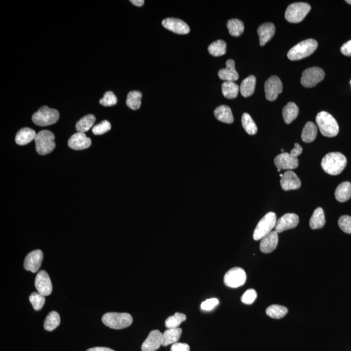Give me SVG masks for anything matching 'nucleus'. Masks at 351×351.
Masks as SVG:
<instances>
[{
    "instance_id": "obj_2",
    "label": "nucleus",
    "mask_w": 351,
    "mask_h": 351,
    "mask_svg": "<svg viewBox=\"0 0 351 351\" xmlns=\"http://www.w3.org/2000/svg\"><path fill=\"white\" fill-rule=\"evenodd\" d=\"M316 121L323 135L327 137H334L338 134V124L330 113L326 112L319 113L317 115Z\"/></svg>"
},
{
    "instance_id": "obj_27",
    "label": "nucleus",
    "mask_w": 351,
    "mask_h": 351,
    "mask_svg": "<svg viewBox=\"0 0 351 351\" xmlns=\"http://www.w3.org/2000/svg\"><path fill=\"white\" fill-rule=\"evenodd\" d=\"M325 225V213L322 208H318L315 210L313 215L310 218V228L313 230L319 229V228H322Z\"/></svg>"
},
{
    "instance_id": "obj_22",
    "label": "nucleus",
    "mask_w": 351,
    "mask_h": 351,
    "mask_svg": "<svg viewBox=\"0 0 351 351\" xmlns=\"http://www.w3.org/2000/svg\"><path fill=\"white\" fill-rule=\"evenodd\" d=\"M226 69L219 70L218 75L222 80L226 81H235L239 79V74L235 68L234 60H229L226 61Z\"/></svg>"
},
{
    "instance_id": "obj_11",
    "label": "nucleus",
    "mask_w": 351,
    "mask_h": 351,
    "mask_svg": "<svg viewBox=\"0 0 351 351\" xmlns=\"http://www.w3.org/2000/svg\"><path fill=\"white\" fill-rule=\"evenodd\" d=\"M264 89L267 101H275L278 95L282 92V81L277 76H271L265 83Z\"/></svg>"
},
{
    "instance_id": "obj_43",
    "label": "nucleus",
    "mask_w": 351,
    "mask_h": 351,
    "mask_svg": "<svg viewBox=\"0 0 351 351\" xmlns=\"http://www.w3.org/2000/svg\"><path fill=\"white\" fill-rule=\"evenodd\" d=\"M338 225L344 232L351 234V217L343 216L339 217Z\"/></svg>"
},
{
    "instance_id": "obj_48",
    "label": "nucleus",
    "mask_w": 351,
    "mask_h": 351,
    "mask_svg": "<svg viewBox=\"0 0 351 351\" xmlns=\"http://www.w3.org/2000/svg\"><path fill=\"white\" fill-rule=\"evenodd\" d=\"M303 153V148L301 147L299 144L295 143V147L293 150L291 151L290 155L292 157L297 158L298 156H300Z\"/></svg>"
},
{
    "instance_id": "obj_52",
    "label": "nucleus",
    "mask_w": 351,
    "mask_h": 351,
    "mask_svg": "<svg viewBox=\"0 0 351 351\" xmlns=\"http://www.w3.org/2000/svg\"><path fill=\"white\" fill-rule=\"evenodd\" d=\"M282 151V153H284V150H283V149H282V151Z\"/></svg>"
},
{
    "instance_id": "obj_8",
    "label": "nucleus",
    "mask_w": 351,
    "mask_h": 351,
    "mask_svg": "<svg viewBox=\"0 0 351 351\" xmlns=\"http://www.w3.org/2000/svg\"><path fill=\"white\" fill-rule=\"evenodd\" d=\"M311 10V6L309 4L298 2L291 4L287 8L285 13V18L287 21L291 23H299L304 20Z\"/></svg>"
},
{
    "instance_id": "obj_33",
    "label": "nucleus",
    "mask_w": 351,
    "mask_h": 351,
    "mask_svg": "<svg viewBox=\"0 0 351 351\" xmlns=\"http://www.w3.org/2000/svg\"><path fill=\"white\" fill-rule=\"evenodd\" d=\"M61 319L60 314L56 311L49 312L47 315L44 323V329L47 331H53L60 325Z\"/></svg>"
},
{
    "instance_id": "obj_7",
    "label": "nucleus",
    "mask_w": 351,
    "mask_h": 351,
    "mask_svg": "<svg viewBox=\"0 0 351 351\" xmlns=\"http://www.w3.org/2000/svg\"><path fill=\"white\" fill-rule=\"evenodd\" d=\"M59 118L60 113L58 110L44 106L34 113L32 121L36 125L47 126L55 124L58 121Z\"/></svg>"
},
{
    "instance_id": "obj_13",
    "label": "nucleus",
    "mask_w": 351,
    "mask_h": 351,
    "mask_svg": "<svg viewBox=\"0 0 351 351\" xmlns=\"http://www.w3.org/2000/svg\"><path fill=\"white\" fill-rule=\"evenodd\" d=\"M299 218L295 214H286L276 221L275 231L278 233H282L284 231L293 229L298 225Z\"/></svg>"
},
{
    "instance_id": "obj_45",
    "label": "nucleus",
    "mask_w": 351,
    "mask_h": 351,
    "mask_svg": "<svg viewBox=\"0 0 351 351\" xmlns=\"http://www.w3.org/2000/svg\"><path fill=\"white\" fill-rule=\"evenodd\" d=\"M219 305V300L217 298H210L204 301L200 305L201 309L204 311H210L216 308Z\"/></svg>"
},
{
    "instance_id": "obj_3",
    "label": "nucleus",
    "mask_w": 351,
    "mask_h": 351,
    "mask_svg": "<svg viewBox=\"0 0 351 351\" xmlns=\"http://www.w3.org/2000/svg\"><path fill=\"white\" fill-rule=\"evenodd\" d=\"M318 43L316 40L307 39L296 44L287 53V58L291 61L303 60L312 55L318 48Z\"/></svg>"
},
{
    "instance_id": "obj_28",
    "label": "nucleus",
    "mask_w": 351,
    "mask_h": 351,
    "mask_svg": "<svg viewBox=\"0 0 351 351\" xmlns=\"http://www.w3.org/2000/svg\"><path fill=\"white\" fill-rule=\"evenodd\" d=\"M318 135V128L312 122H308L303 128L301 138L305 142L310 143L313 142Z\"/></svg>"
},
{
    "instance_id": "obj_41",
    "label": "nucleus",
    "mask_w": 351,
    "mask_h": 351,
    "mask_svg": "<svg viewBox=\"0 0 351 351\" xmlns=\"http://www.w3.org/2000/svg\"><path fill=\"white\" fill-rule=\"evenodd\" d=\"M117 98L112 91H108L104 94L103 98L99 101V104L105 107H111L116 105L117 104Z\"/></svg>"
},
{
    "instance_id": "obj_39",
    "label": "nucleus",
    "mask_w": 351,
    "mask_h": 351,
    "mask_svg": "<svg viewBox=\"0 0 351 351\" xmlns=\"http://www.w3.org/2000/svg\"><path fill=\"white\" fill-rule=\"evenodd\" d=\"M186 316L182 313L176 312L173 316H170L165 321V326L167 328H178L179 326L182 324L183 321L186 320Z\"/></svg>"
},
{
    "instance_id": "obj_15",
    "label": "nucleus",
    "mask_w": 351,
    "mask_h": 351,
    "mask_svg": "<svg viewBox=\"0 0 351 351\" xmlns=\"http://www.w3.org/2000/svg\"><path fill=\"white\" fill-rule=\"evenodd\" d=\"M275 166L278 169L291 170L297 168L298 160L297 158H293L290 154L287 153H281L275 158Z\"/></svg>"
},
{
    "instance_id": "obj_51",
    "label": "nucleus",
    "mask_w": 351,
    "mask_h": 351,
    "mask_svg": "<svg viewBox=\"0 0 351 351\" xmlns=\"http://www.w3.org/2000/svg\"><path fill=\"white\" fill-rule=\"evenodd\" d=\"M345 2H346V3H347L348 4H350V5H351V0H346Z\"/></svg>"
},
{
    "instance_id": "obj_49",
    "label": "nucleus",
    "mask_w": 351,
    "mask_h": 351,
    "mask_svg": "<svg viewBox=\"0 0 351 351\" xmlns=\"http://www.w3.org/2000/svg\"><path fill=\"white\" fill-rule=\"evenodd\" d=\"M87 351H115L112 348L108 347H102V346H97V347L90 348Z\"/></svg>"
},
{
    "instance_id": "obj_50",
    "label": "nucleus",
    "mask_w": 351,
    "mask_h": 351,
    "mask_svg": "<svg viewBox=\"0 0 351 351\" xmlns=\"http://www.w3.org/2000/svg\"><path fill=\"white\" fill-rule=\"evenodd\" d=\"M131 3L137 7H141L144 5V0H131Z\"/></svg>"
},
{
    "instance_id": "obj_30",
    "label": "nucleus",
    "mask_w": 351,
    "mask_h": 351,
    "mask_svg": "<svg viewBox=\"0 0 351 351\" xmlns=\"http://www.w3.org/2000/svg\"><path fill=\"white\" fill-rule=\"evenodd\" d=\"M256 83L257 79L254 76H250L244 79L239 87L242 96L246 98L253 95L255 92Z\"/></svg>"
},
{
    "instance_id": "obj_12",
    "label": "nucleus",
    "mask_w": 351,
    "mask_h": 351,
    "mask_svg": "<svg viewBox=\"0 0 351 351\" xmlns=\"http://www.w3.org/2000/svg\"><path fill=\"white\" fill-rule=\"evenodd\" d=\"M35 287L38 293L46 296L51 295L52 292V284L48 274L46 271H39L35 278Z\"/></svg>"
},
{
    "instance_id": "obj_29",
    "label": "nucleus",
    "mask_w": 351,
    "mask_h": 351,
    "mask_svg": "<svg viewBox=\"0 0 351 351\" xmlns=\"http://www.w3.org/2000/svg\"><path fill=\"white\" fill-rule=\"evenodd\" d=\"M299 109L295 103H289L283 109V118L286 124H291L297 117Z\"/></svg>"
},
{
    "instance_id": "obj_19",
    "label": "nucleus",
    "mask_w": 351,
    "mask_h": 351,
    "mask_svg": "<svg viewBox=\"0 0 351 351\" xmlns=\"http://www.w3.org/2000/svg\"><path fill=\"white\" fill-rule=\"evenodd\" d=\"M91 140L84 133L78 132L70 138L68 144L73 150L80 151L88 148L91 145Z\"/></svg>"
},
{
    "instance_id": "obj_21",
    "label": "nucleus",
    "mask_w": 351,
    "mask_h": 351,
    "mask_svg": "<svg viewBox=\"0 0 351 351\" xmlns=\"http://www.w3.org/2000/svg\"><path fill=\"white\" fill-rule=\"evenodd\" d=\"M275 31V25L270 22L263 24L258 28V33L260 38V44L262 46H265L273 38Z\"/></svg>"
},
{
    "instance_id": "obj_47",
    "label": "nucleus",
    "mask_w": 351,
    "mask_h": 351,
    "mask_svg": "<svg viewBox=\"0 0 351 351\" xmlns=\"http://www.w3.org/2000/svg\"><path fill=\"white\" fill-rule=\"evenodd\" d=\"M341 52L344 56H351V40L342 45Z\"/></svg>"
},
{
    "instance_id": "obj_35",
    "label": "nucleus",
    "mask_w": 351,
    "mask_h": 351,
    "mask_svg": "<svg viewBox=\"0 0 351 351\" xmlns=\"http://www.w3.org/2000/svg\"><path fill=\"white\" fill-rule=\"evenodd\" d=\"M227 28L231 35L239 37L244 32L243 22L238 19H231L227 22Z\"/></svg>"
},
{
    "instance_id": "obj_16",
    "label": "nucleus",
    "mask_w": 351,
    "mask_h": 351,
    "mask_svg": "<svg viewBox=\"0 0 351 351\" xmlns=\"http://www.w3.org/2000/svg\"><path fill=\"white\" fill-rule=\"evenodd\" d=\"M162 25L168 30L180 34V35H185L189 33L190 31L189 26L185 22L182 20L174 19V18L164 19L162 21Z\"/></svg>"
},
{
    "instance_id": "obj_1",
    "label": "nucleus",
    "mask_w": 351,
    "mask_h": 351,
    "mask_svg": "<svg viewBox=\"0 0 351 351\" xmlns=\"http://www.w3.org/2000/svg\"><path fill=\"white\" fill-rule=\"evenodd\" d=\"M346 158L339 153H330L325 156L321 161V167L325 173L330 175L336 176L341 174L345 169Z\"/></svg>"
},
{
    "instance_id": "obj_40",
    "label": "nucleus",
    "mask_w": 351,
    "mask_h": 351,
    "mask_svg": "<svg viewBox=\"0 0 351 351\" xmlns=\"http://www.w3.org/2000/svg\"><path fill=\"white\" fill-rule=\"evenodd\" d=\"M29 301L33 306L34 310L38 311L42 309L43 306L45 304V296L40 295V293L34 292L29 296Z\"/></svg>"
},
{
    "instance_id": "obj_31",
    "label": "nucleus",
    "mask_w": 351,
    "mask_h": 351,
    "mask_svg": "<svg viewBox=\"0 0 351 351\" xmlns=\"http://www.w3.org/2000/svg\"><path fill=\"white\" fill-rule=\"evenodd\" d=\"M239 86L234 81H225L222 84V92L224 96L228 99L236 98L239 91Z\"/></svg>"
},
{
    "instance_id": "obj_34",
    "label": "nucleus",
    "mask_w": 351,
    "mask_h": 351,
    "mask_svg": "<svg viewBox=\"0 0 351 351\" xmlns=\"http://www.w3.org/2000/svg\"><path fill=\"white\" fill-rule=\"evenodd\" d=\"M142 93L137 90L129 92L127 96L126 105L133 110H137L141 105Z\"/></svg>"
},
{
    "instance_id": "obj_24",
    "label": "nucleus",
    "mask_w": 351,
    "mask_h": 351,
    "mask_svg": "<svg viewBox=\"0 0 351 351\" xmlns=\"http://www.w3.org/2000/svg\"><path fill=\"white\" fill-rule=\"evenodd\" d=\"M182 330L180 328H169L163 333V346L177 343L182 335Z\"/></svg>"
},
{
    "instance_id": "obj_14",
    "label": "nucleus",
    "mask_w": 351,
    "mask_h": 351,
    "mask_svg": "<svg viewBox=\"0 0 351 351\" xmlns=\"http://www.w3.org/2000/svg\"><path fill=\"white\" fill-rule=\"evenodd\" d=\"M43 260V253L36 250L29 253L25 259L24 267L26 271L35 273L39 270Z\"/></svg>"
},
{
    "instance_id": "obj_37",
    "label": "nucleus",
    "mask_w": 351,
    "mask_h": 351,
    "mask_svg": "<svg viewBox=\"0 0 351 351\" xmlns=\"http://www.w3.org/2000/svg\"><path fill=\"white\" fill-rule=\"evenodd\" d=\"M241 123L244 130L248 135L257 134L258 128L257 124L253 121L252 117L248 113H244L241 118Z\"/></svg>"
},
{
    "instance_id": "obj_25",
    "label": "nucleus",
    "mask_w": 351,
    "mask_h": 351,
    "mask_svg": "<svg viewBox=\"0 0 351 351\" xmlns=\"http://www.w3.org/2000/svg\"><path fill=\"white\" fill-rule=\"evenodd\" d=\"M214 115L218 121L224 123L232 124L234 122L232 110L227 106H221L217 108L215 110Z\"/></svg>"
},
{
    "instance_id": "obj_9",
    "label": "nucleus",
    "mask_w": 351,
    "mask_h": 351,
    "mask_svg": "<svg viewBox=\"0 0 351 351\" xmlns=\"http://www.w3.org/2000/svg\"><path fill=\"white\" fill-rule=\"evenodd\" d=\"M325 76V72L320 68H309L303 72L300 83L305 87H313L323 81Z\"/></svg>"
},
{
    "instance_id": "obj_46",
    "label": "nucleus",
    "mask_w": 351,
    "mask_h": 351,
    "mask_svg": "<svg viewBox=\"0 0 351 351\" xmlns=\"http://www.w3.org/2000/svg\"><path fill=\"white\" fill-rule=\"evenodd\" d=\"M171 351H190V346L184 343H175L172 345Z\"/></svg>"
},
{
    "instance_id": "obj_17",
    "label": "nucleus",
    "mask_w": 351,
    "mask_h": 351,
    "mask_svg": "<svg viewBox=\"0 0 351 351\" xmlns=\"http://www.w3.org/2000/svg\"><path fill=\"white\" fill-rule=\"evenodd\" d=\"M163 333L160 330H153L141 346L142 351H156L162 345Z\"/></svg>"
},
{
    "instance_id": "obj_6",
    "label": "nucleus",
    "mask_w": 351,
    "mask_h": 351,
    "mask_svg": "<svg viewBox=\"0 0 351 351\" xmlns=\"http://www.w3.org/2000/svg\"><path fill=\"white\" fill-rule=\"evenodd\" d=\"M276 215L274 212H269L263 217L258 223L257 227L254 231L253 238L255 241L262 240L266 235L270 234L272 230L275 228L276 223Z\"/></svg>"
},
{
    "instance_id": "obj_4",
    "label": "nucleus",
    "mask_w": 351,
    "mask_h": 351,
    "mask_svg": "<svg viewBox=\"0 0 351 351\" xmlns=\"http://www.w3.org/2000/svg\"><path fill=\"white\" fill-rule=\"evenodd\" d=\"M102 320L104 325L113 329H122L130 327L133 323V318L130 314L117 312L104 314Z\"/></svg>"
},
{
    "instance_id": "obj_44",
    "label": "nucleus",
    "mask_w": 351,
    "mask_h": 351,
    "mask_svg": "<svg viewBox=\"0 0 351 351\" xmlns=\"http://www.w3.org/2000/svg\"><path fill=\"white\" fill-rule=\"evenodd\" d=\"M257 298V291L253 289H248L241 296V302L244 304L250 305H252Z\"/></svg>"
},
{
    "instance_id": "obj_53",
    "label": "nucleus",
    "mask_w": 351,
    "mask_h": 351,
    "mask_svg": "<svg viewBox=\"0 0 351 351\" xmlns=\"http://www.w3.org/2000/svg\"><path fill=\"white\" fill-rule=\"evenodd\" d=\"M350 84H351V81H350Z\"/></svg>"
},
{
    "instance_id": "obj_42",
    "label": "nucleus",
    "mask_w": 351,
    "mask_h": 351,
    "mask_svg": "<svg viewBox=\"0 0 351 351\" xmlns=\"http://www.w3.org/2000/svg\"><path fill=\"white\" fill-rule=\"evenodd\" d=\"M111 128H112V125H111L110 122L108 121H104L93 127L92 133L96 135H103L110 131Z\"/></svg>"
},
{
    "instance_id": "obj_38",
    "label": "nucleus",
    "mask_w": 351,
    "mask_h": 351,
    "mask_svg": "<svg viewBox=\"0 0 351 351\" xmlns=\"http://www.w3.org/2000/svg\"><path fill=\"white\" fill-rule=\"evenodd\" d=\"M208 52L211 55L214 57L225 55L226 52V43L224 40H217L210 45Z\"/></svg>"
},
{
    "instance_id": "obj_23",
    "label": "nucleus",
    "mask_w": 351,
    "mask_h": 351,
    "mask_svg": "<svg viewBox=\"0 0 351 351\" xmlns=\"http://www.w3.org/2000/svg\"><path fill=\"white\" fill-rule=\"evenodd\" d=\"M37 134V133H36L35 130H32V129L24 128L17 133L15 137V141L19 145H26V144L32 141L33 140H35Z\"/></svg>"
},
{
    "instance_id": "obj_10",
    "label": "nucleus",
    "mask_w": 351,
    "mask_h": 351,
    "mask_svg": "<svg viewBox=\"0 0 351 351\" xmlns=\"http://www.w3.org/2000/svg\"><path fill=\"white\" fill-rule=\"evenodd\" d=\"M245 271L241 267H234L230 269L224 276V283L226 286L237 288L243 286L246 282Z\"/></svg>"
},
{
    "instance_id": "obj_18",
    "label": "nucleus",
    "mask_w": 351,
    "mask_h": 351,
    "mask_svg": "<svg viewBox=\"0 0 351 351\" xmlns=\"http://www.w3.org/2000/svg\"><path fill=\"white\" fill-rule=\"evenodd\" d=\"M280 185L284 191H290L299 189L301 181L297 175L292 171H287L281 178Z\"/></svg>"
},
{
    "instance_id": "obj_32",
    "label": "nucleus",
    "mask_w": 351,
    "mask_h": 351,
    "mask_svg": "<svg viewBox=\"0 0 351 351\" xmlns=\"http://www.w3.org/2000/svg\"><path fill=\"white\" fill-rule=\"evenodd\" d=\"M95 121H96V117L94 115L91 114L86 115L77 122L76 125L77 131L84 133L87 132L93 126Z\"/></svg>"
},
{
    "instance_id": "obj_20",
    "label": "nucleus",
    "mask_w": 351,
    "mask_h": 351,
    "mask_svg": "<svg viewBox=\"0 0 351 351\" xmlns=\"http://www.w3.org/2000/svg\"><path fill=\"white\" fill-rule=\"evenodd\" d=\"M278 243V234L276 231L271 232L261 240L260 249L263 253L268 254L275 250Z\"/></svg>"
},
{
    "instance_id": "obj_5",
    "label": "nucleus",
    "mask_w": 351,
    "mask_h": 351,
    "mask_svg": "<svg viewBox=\"0 0 351 351\" xmlns=\"http://www.w3.org/2000/svg\"><path fill=\"white\" fill-rule=\"evenodd\" d=\"M35 142L36 151L40 155H48L56 147L55 135L48 130H42L38 133Z\"/></svg>"
},
{
    "instance_id": "obj_36",
    "label": "nucleus",
    "mask_w": 351,
    "mask_h": 351,
    "mask_svg": "<svg viewBox=\"0 0 351 351\" xmlns=\"http://www.w3.org/2000/svg\"><path fill=\"white\" fill-rule=\"evenodd\" d=\"M287 312H288V310L286 307L277 305H271L266 310L267 316L276 319L284 318Z\"/></svg>"
},
{
    "instance_id": "obj_26",
    "label": "nucleus",
    "mask_w": 351,
    "mask_h": 351,
    "mask_svg": "<svg viewBox=\"0 0 351 351\" xmlns=\"http://www.w3.org/2000/svg\"><path fill=\"white\" fill-rule=\"evenodd\" d=\"M335 197L339 203H345L349 200L351 197V183L345 182L339 184L335 191Z\"/></svg>"
}]
</instances>
